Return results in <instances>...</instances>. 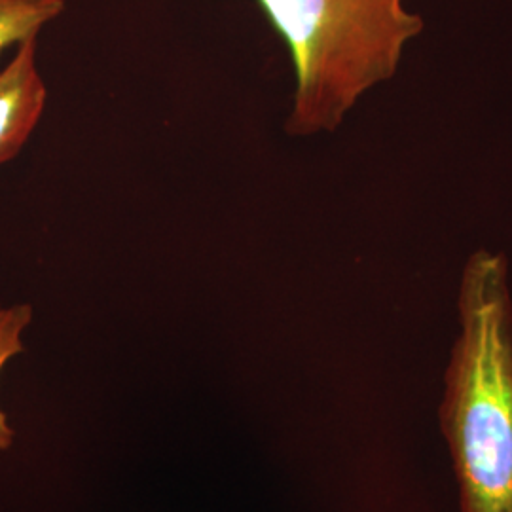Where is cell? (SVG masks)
Wrapping results in <instances>:
<instances>
[{"instance_id": "cell-2", "label": "cell", "mask_w": 512, "mask_h": 512, "mask_svg": "<svg viewBox=\"0 0 512 512\" xmlns=\"http://www.w3.org/2000/svg\"><path fill=\"white\" fill-rule=\"evenodd\" d=\"M293 61L285 131L334 133L366 95L391 82L425 19L412 0H258Z\"/></svg>"}, {"instance_id": "cell-5", "label": "cell", "mask_w": 512, "mask_h": 512, "mask_svg": "<svg viewBox=\"0 0 512 512\" xmlns=\"http://www.w3.org/2000/svg\"><path fill=\"white\" fill-rule=\"evenodd\" d=\"M33 319V310L27 304H19L12 308L0 306V370L4 365L23 351V332ZM14 431L8 425L6 416L0 412V450L12 446Z\"/></svg>"}, {"instance_id": "cell-4", "label": "cell", "mask_w": 512, "mask_h": 512, "mask_svg": "<svg viewBox=\"0 0 512 512\" xmlns=\"http://www.w3.org/2000/svg\"><path fill=\"white\" fill-rule=\"evenodd\" d=\"M63 10L65 0H0V54L37 38Z\"/></svg>"}, {"instance_id": "cell-1", "label": "cell", "mask_w": 512, "mask_h": 512, "mask_svg": "<svg viewBox=\"0 0 512 512\" xmlns=\"http://www.w3.org/2000/svg\"><path fill=\"white\" fill-rule=\"evenodd\" d=\"M439 420L459 511L512 512V287L507 256L478 249L458 291Z\"/></svg>"}, {"instance_id": "cell-3", "label": "cell", "mask_w": 512, "mask_h": 512, "mask_svg": "<svg viewBox=\"0 0 512 512\" xmlns=\"http://www.w3.org/2000/svg\"><path fill=\"white\" fill-rule=\"evenodd\" d=\"M48 90L37 63V38L16 46L0 71V165L10 162L38 126Z\"/></svg>"}]
</instances>
